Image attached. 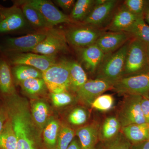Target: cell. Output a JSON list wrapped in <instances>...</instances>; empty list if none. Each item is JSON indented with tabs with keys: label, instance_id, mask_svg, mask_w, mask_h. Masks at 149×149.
Here are the masks:
<instances>
[{
	"label": "cell",
	"instance_id": "obj_1",
	"mask_svg": "<svg viewBox=\"0 0 149 149\" xmlns=\"http://www.w3.org/2000/svg\"><path fill=\"white\" fill-rule=\"evenodd\" d=\"M9 101L7 113L17 139V149H34L33 121L27 102L15 96Z\"/></svg>",
	"mask_w": 149,
	"mask_h": 149
},
{
	"label": "cell",
	"instance_id": "obj_2",
	"mask_svg": "<svg viewBox=\"0 0 149 149\" xmlns=\"http://www.w3.org/2000/svg\"><path fill=\"white\" fill-rule=\"evenodd\" d=\"M131 39L117 50L105 54L96 71V78L105 80L113 85L122 77Z\"/></svg>",
	"mask_w": 149,
	"mask_h": 149
},
{
	"label": "cell",
	"instance_id": "obj_3",
	"mask_svg": "<svg viewBox=\"0 0 149 149\" xmlns=\"http://www.w3.org/2000/svg\"><path fill=\"white\" fill-rule=\"evenodd\" d=\"M146 72H149L147 45L139 39L132 38L125 57L122 77Z\"/></svg>",
	"mask_w": 149,
	"mask_h": 149
},
{
	"label": "cell",
	"instance_id": "obj_4",
	"mask_svg": "<svg viewBox=\"0 0 149 149\" xmlns=\"http://www.w3.org/2000/svg\"><path fill=\"white\" fill-rule=\"evenodd\" d=\"M42 78L51 93L68 92L70 82L67 60L56 62L42 72Z\"/></svg>",
	"mask_w": 149,
	"mask_h": 149
},
{
	"label": "cell",
	"instance_id": "obj_5",
	"mask_svg": "<svg viewBox=\"0 0 149 149\" xmlns=\"http://www.w3.org/2000/svg\"><path fill=\"white\" fill-rule=\"evenodd\" d=\"M68 27L64 33L68 44L81 49L95 44L105 29L78 23Z\"/></svg>",
	"mask_w": 149,
	"mask_h": 149
},
{
	"label": "cell",
	"instance_id": "obj_6",
	"mask_svg": "<svg viewBox=\"0 0 149 149\" xmlns=\"http://www.w3.org/2000/svg\"><path fill=\"white\" fill-rule=\"evenodd\" d=\"M142 97L140 95L125 96L116 116L121 128L131 124L147 123L141 110Z\"/></svg>",
	"mask_w": 149,
	"mask_h": 149
},
{
	"label": "cell",
	"instance_id": "obj_7",
	"mask_svg": "<svg viewBox=\"0 0 149 149\" xmlns=\"http://www.w3.org/2000/svg\"><path fill=\"white\" fill-rule=\"evenodd\" d=\"M119 95L146 97L149 92V72L121 77L113 87Z\"/></svg>",
	"mask_w": 149,
	"mask_h": 149
},
{
	"label": "cell",
	"instance_id": "obj_8",
	"mask_svg": "<svg viewBox=\"0 0 149 149\" xmlns=\"http://www.w3.org/2000/svg\"><path fill=\"white\" fill-rule=\"evenodd\" d=\"M3 54L12 65H29L42 72L56 63V56L44 55L32 52H4Z\"/></svg>",
	"mask_w": 149,
	"mask_h": 149
},
{
	"label": "cell",
	"instance_id": "obj_9",
	"mask_svg": "<svg viewBox=\"0 0 149 149\" xmlns=\"http://www.w3.org/2000/svg\"><path fill=\"white\" fill-rule=\"evenodd\" d=\"M27 22L18 6L5 7L0 5V35L19 31L26 27Z\"/></svg>",
	"mask_w": 149,
	"mask_h": 149
},
{
	"label": "cell",
	"instance_id": "obj_10",
	"mask_svg": "<svg viewBox=\"0 0 149 149\" xmlns=\"http://www.w3.org/2000/svg\"><path fill=\"white\" fill-rule=\"evenodd\" d=\"M45 38L31 52L47 56H56L68 50L64 32L57 29H50L46 32Z\"/></svg>",
	"mask_w": 149,
	"mask_h": 149
},
{
	"label": "cell",
	"instance_id": "obj_11",
	"mask_svg": "<svg viewBox=\"0 0 149 149\" xmlns=\"http://www.w3.org/2000/svg\"><path fill=\"white\" fill-rule=\"evenodd\" d=\"M18 2L27 4L36 9L41 13L51 27L58 24H75L69 15L61 11L53 4L47 0H27L19 1Z\"/></svg>",
	"mask_w": 149,
	"mask_h": 149
},
{
	"label": "cell",
	"instance_id": "obj_12",
	"mask_svg": "<svg viewBox=\"0 0 149 149\" xmlns=\"http://www.w3.org/2000/svg\"><path fill=\"white\" fill-rule=\"evenodd\" d=\"M119 1L107 0L101 4H96L88 16L82 22L93 27L104 29L107 26L118 8Z\"/></svg>",
	"mask_w": 149,
	"mask_h": 149
},
{
	"label": "cell",
	"instance_id": "obj_13",
	"mask_svg": "<svg viewBox=\"0 0 149 149\" xmlns=\"http://www.w3.org/2000/svg\"><path fill=\"white\" fill-rule=\"evenodd\" d=\"M46 33H35L6 39L3 52L27 53L31 52L45 38Z\"/></svg>",
	"mask_w": 149,
	"mask_h": 149
},
{
	"label": "cell",
	"instance_id": "obj_14",
	"mask_svg": "<svg viewBox=\"0 0 149 149\" xmlns=\"http://www.w3.org/2000/svg\"><path fill=\"white\" fill-rule=\"evenodd\" d=\"M113 85L105 80L95 78L88 80L76 92L79 100L88 107L97 97L105 92L112 90Z\"/></svg>",
	"mask_w": 149,
	"mask_h": 149
},
{
	"label": "cell",
	"instance_id": "obj_15",
	"mask_svg": "<svg viewBox=\"0 0 149 149\" xmlns=\"http://www.w3.org/2000/svg\"><path fill=\"white\" fill-rule=\"evenodd\" d=\"M132 38L127 32L105 31L95 44L105 54L115 52Z\"/></svg>",
	"mask_w": 149,
	"mask_h": 149
},
{
	"label": "cell",
	"instance_id": "obj_16",
	"mask_svg": "<svg viewBox=\"0 0 149 149\" xmlns=\"http://www.w3.org/2000/svg\"><path fill=\"white\" fill-rule=\"evenodd\" d=\"M138 18L122 5L118 7L105 28L111 32H127Z\"/></svg>",
	"mask_w": 149,
	"mask_h": 149
},
{
	"label": "cell",
	"instance_id": "obj_17",
	"mask_svg": "<svg viewBox=\"0 0 149 149\" xmlns=\"http://www.w3.org/2000/svg\"><path fill=\"white\" fill-rule=\"evenodd\" d=\"M100 128L99 123L94 121L76 130L82 149H96L100 141Z\"/></svg>",
	"mask_w": 149,
	"mask_h": 149
},
{
	"label": "cell",
	"instance_id": "obj_18",
	"mask_svg": "<svg viewBox=\"0 0 149 149\" xmlns=\"http://www.w3.org/2000/svg\"><path fill=\"white\" fill-rule=\"evenodd\" d=\"M79 49L86 69L91 73H96L105 54L96 44Z\"/></svg>",
	"mask_w": 149,
	"mask_h": 149
},
{
	"label": "cell",
	"instance_id": "obj_19",
	"mask_svg": "<svg viewBox=\"0 0 149 149\" xmlns=\"http://www.w3.org/2000/svg\"><path fill=\"white\" fill-rule=\"evenodd\" d=\"M121 132L132 145L140 143L149 140V123L127 125Z\"/></svg>",
	"mask_w": 149,
	"mask_h": 149
},
{
	"label": "cell",
	"instance_id": "obj_20",
	"mask_svg": "<svg viewBox=\"0 0 149 149\" xmlns=\"http://www.w3.org/2000/svg\"><path fill=\"white\" fill-rule=\"evenodd\" d=\"M10 65L3 54L0 56V92L5 95H10L14 91Z\"/></svg>",
	"mask_w": 149,
	"mask_h": 149
},
{
	"label": "cell",
	"instance_id": "obj_21",
	"mask_svg": "<svg viewBox=\"0 0 149 149\" xmlns=\"http://www.w3.org/2000/svg\"><path fill=\"white\" fill-rule=\"evenodd\" d=\"M67 61L70 76V90L76 93L88 81V76L79 63L74 61Z\"/></svg>",
	"mask_w": 149,
	"mask_h": 149
},
{
	"label": "cell",
	"instance_id": "obj_22",
	"mask_svg": "<svg viewBox=\"0 0 149 149\" xmlns=\"http://www.w3.org/2000/svg\"><path fill=\"white\" fill-rule=\"evenodd\" d=\"M95 5L96 0H77L69 16L75 23H82Z\"/></svg>",
	"mask_w": 149,
	"mask_h": 149
},
{
	"label": "cell",
	"instance_id": "obj_23",
	"mask_svg": "<svg viewBox=\"0 0 149 149\" xmlns=\"http://www.w3.org/2000/svg\"><path fill=\"white\" fill-rule=\"evenodd\" d=\"M14 3L16 5H22V10L26 20L33 26L38 28H51L50 25L36 9L27 4L19 3L17 1Z\"/></svg>",
	"mask_w": 149,
	"mask_h": 149
},
{
	"label": "cell",
	"instance_id": "obj_24",
	"mask_svg": "<svg viewBox=\"0 0 149 149\" xmlns=\"http://www.w3.org/2000/svg\"><path fill=\"white\" fill-rule=\"evenodd\" d=\"M121 129V125L117 116L107 118L100 126V141L103 142L113 139L120 133Z\"/></svg>",
	"mask_w": 149,
	"mask_h": 149
},
{
	"label": "cell",
	"instance_id": "obj_25",
	"mask_svg": "<svg viewBox=\"0 0 149 149\" xmlns=\"http://www.w3.org/2000/svg\"><path fill=\"white\" fill-rule=\"evenodd\" d=\"M17 139L8 118L0 133V149H17Z\"/></svg>",
	"mask_w": 149,
	"mask_h": 149
},
{
	"label": "cell",
	"instance_id": "obj_26",
	"mask_svg": "<svg viewBox=\"0 0 149 149\" xmlns=\"http://www.w3.org/2000/svg\"><path fill=\"white\" fill-rule=\"evenodd\" d=\"M11 71L15 80L19 83L29 78H42V71L29 65H13Z\"/></svg>",
	"mask_w": 149,
	"mask_h": 149
},
{
	"label": "cell",
	"instance_id": "obj_27",
	"mask_svg": "<svg viewBox=\"0 0 149 149\" xmlns=\"http://www.w3.org/2000/svg\"><path fill=\"white\" fill-rule=\"evenodd\" d=\"M127 32L132 38L139 39L146 45H149V25L143 17H139Z\"/></svg>",
	"mask_w": 149,
	"mask_h": 149
},
{
	"label": "cell",
	"instance_id": "obj_28",
	"mask_svg": "<svg viewBox=\"0 0 149 149\" xmlns=\"http://www.w3.org/2000/svg\"><path fill=\"white\" fill-rule=\"evenodd\" d=\"M59 130L58 123L55 120L49 121L45 126L43 137L44 142L48 149H56Z\"/></svg>",
	"mask_w": 149,
	"mask_h": 149
},
{
	"label": "cell",
	"instance_id": "obj_29",
	"mask_svg": "<svg viewBox=\"0 0 149 149\" xmlns=\"http://www.w3.org/2000/svg\"><path fill=\"white\" fill-rule=\"evenodd\" d=\"M32 111L34 121L39 128H44L49 114V109L47 104L41 101L36 102L32 104Z\"/></svg>",
	"mask_w": 149,
	"mask_h": 149
},
{
	"label": "cell",
	"instance_id": "obj_30",
	"mask_svg": "<svg viewBox=\"0 0 149 149\" xmlns=\"http://www.w3.org/2000/svg\"><path fill=\"white\" fill-rule=\"evenodd\" d=\"M20 84L24 92L31 95L41 93L47 87L43 78H29L20 82Z\"/></svg>",
	"mask_w": 149,
	"mask_h": 149
},
{
	"label": "cell",
	"instance_id": "obj_31",
	"mask_svg": "<svg viewBox=\"0 0 149 149\" xmlns=\"http://www.w3.org/2000/svg\"><path fill=\"white\" fill-rule=\"evenodd\" d=\"M102 149H131L132 144L122 132L110 140L102 142Z\"/></svg>",
	"mask_w": 149,
	"mask_h": 149
},
{
	"label": "cell",
	"instance_id": "obj_32",
	"mask_svg": "<svg viewBox=\"0 0 149 149\" xmlns=\"http://www.w3.org/2000/svg\"><path fill=\"white\" fill-rule=\"evenodd\" d=\"M74 130L70 127L64 126L59 130L57 140L56 149H66L73 141Z\"/></svg>",
	"mask_w": 149,
	"mask_h": 149
},
{
	"label": "cell",
	"instance_id": "obj_33",
	"mask_svg": "<svg viewBox=\"0 0 149 149\" xmlns=\"http://www.w3.org/2000/svg\"><path fill=\"white\" fill-rule=\"evenodd\" d=\"M89 115V112L84 108L78 107L70 113L68 120L70 123L73 125H83L88 121Z\"/></svg>",
	"mask_w": 149,
	"mask_h": 149
},
{
	"label": "cell",
	"instance_id": "obj_34",
	"mask_svg": "<svg viewBox=\"0 0 149 149\" xmlns=\"http://www.w3.org/2000/svg\"><path fill=\"white\" fill-rule=\"evenodd\" d=\"M114 104V98L111 95H102L97 97L91 104V108L103 112L109 111Z\"/></svg>",
	"mask_w": 149,
	"mask_h": 149
},
{
	"label": "cell",
	"instance_id": "obj_35",
	"mask_svg": "<svg viewBox=\"0 0 149 149\" xmlns=\"http://www.w3.org/2000/svg\"><path fill=\"white\" fill-rule=\"evenodd\" d=\"M146 1L125 0L123 5L130 13L139 17H143Z\"/></svg>",
	"mask_w": 149,
	"mask_h": 149
},
{
	"label": "cell",
	"instance_id": "obj_36",
	"mask_svg": "<svg viewBox=\"0 0 149 149\" xmlns=\"http://www.w3.org/2000/svg\"><path fill=\"white\" fill-rule=\"evenodd\" d=\"M51 99L54 105L61 107L68 105L74 101V98L68 92L59 93H51Z\"/></svg>",
	"mask_w": 149,
	"mask_h": 149
},
{
	"label": "cell",
	"instance_id": "obj_37",
	"mask_svg": "<svg viewBox=\"0 0 149 149\" xmlns=\"http://www.w3.org/2000/svg\"><path fill=\"white\" fill-rule=\"evenodd\" d=\"M141 108L145 120L147 123H149V99L147 97L142 96Z\"/></svg>",
	"mask_w": 149,
	"mask_h": 149
},
{
	"label": "cell",
	"instance_id": "obj_38",
	"mask_svg": "<svg viewBox=\"0 0 149 149\" xmlns=\"http://www.w3.org/2000/svg\"><path fill=\"white\" fill-rule=\"evenodd\" d=\"M56 2L59 6L65 10L73 8L75 3L74 0H56Z\"/></svg>",
	"mask_w": 149,
	"mask_h": 149
},
{
	"label": "cell",
	"instance_id": "obj_39",
	"mask_svg": "<svg viewBox=\"0 0 149 149\" xmlns=\"http://www.w3.org/2000/svg\"><path fill=\"white\" fill-rule=\"evenodd\" d=\"M7 113L3 109L0 110V133L2 130L7 117Z\"/></svg>",
	"mask_w": 149,
	"mask_h": 149
},
{
	"label": "cell",
	"instance_id": "obj_40",
	"mask_svg": "<svg viewBox=\"0 0 149 149\" xmlns=\"http://www.w3.org/2000/svg\"><path fill=\"white\" fill-rule=\"evenodd\" d=\"M143 18L146 23L149 25V1H146L144 8Z\"/></svg>",
	"mask_w": 149,
	"mask_h": 149
},
{
	"label": "cell",
	"instance_id": "obj_41",
	"mask_svg": "<svg viewBox=\"0 0 149 149\" xmlns=\"http://www.w3.org/2000/svg\"><path fill=\"white\" fill-rule=\"evenodd\" d=\"M131 149H149V140L140 143L132 145Z\"/></svg>",
	"mask_w": 149,
	"mask_h": 149
},
{
	"label": "cell",
	"instance_id": "obj_42",
	"mask_svg": "<svg viewBox=\"0 0 149 149\" xmlns=\"http://www.w3.org/2000/svg\"><path fill=\"white\" fill-rule=\"evenodd\" d=\"M66 149H82V148L80 141L76 139H74Z\"/></svg>",
	"mask_w": 149,
	"mask_h": 149
},
{
	"label": "cell",
	"instance_id": "obj_43",
	"mask_svg": "<svg viewBox=\"0 0 149 149\" xmlns=\"http://www.w3.org/2000/svg\"><path fill=\"white\" fill-rule=\"evenodd\" d=\"M147 57L148 68V72H149V45H147Z\"/></svg>",
	"mask_w": 149,
	"mask_h": 149
},
{
	"label": "cell",
	"instance_id": "obj_44",
	"mask_svg": "<svg viewBox=\"0 0 149 149\" xmlns=\"http://www.w3.org/2000/svg\"><path fill=\"white\" fill-rule=\"evenodd\" d=\"M96 149H102L101 145L100 144H99V145H97V147H96Z\"/></svg>",
	"mask_w": 149,
	"mask_h": 149
},
{
	"label": "cell",
	"instance_id": "obj_45",
	"mask_svg": "<svg viewBox=\"0 0 149 149\" xmlns=\"http://www.w3.org/2000/svg\"><path fill=\"white\" fill-rule=\"evenodd\" d=\"M3 53V47L0 46V54Z\"/></svg>",
	"mask_w": 149,
	"mask_h": 149
},
{
	"label": "cell",
	"instance_id": "obj_46",
	"mask_svg": "<svg viewBox=\"0 0 149 149\" xmlns=\"http://www.w3.org/2000/svg\"><path fill=\"white\" fill-rule=\"evenodd\" d=\"M146 97H148V98L149 99V92H148V95H147Z\"/></svg>",
	"mask_w": 149,
	"mask_h": 149
},
{
	"label": "cell",
	"instance_id": "obj_47",
	"mask_svg": "<svg viewBox=\"0 0 149 149\" xmlns=\"http://www.w3.org/2000/svg\"><path fill=\"white\" fill-rule=\"evenodd\" d=\"M35 149V148H34V149Z\"/></svg>",
	"mask_w": 149,
	"mask_h": 149
}]
</instances>
